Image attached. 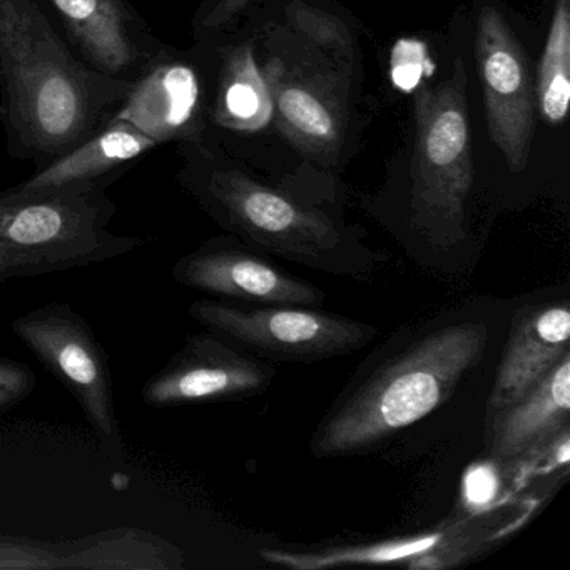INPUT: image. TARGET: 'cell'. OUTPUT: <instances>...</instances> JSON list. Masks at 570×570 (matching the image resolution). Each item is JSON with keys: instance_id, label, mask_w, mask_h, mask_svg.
Listing matches in <instances>:
<instances>
[{"instance_id": "cell-1", "label": "cell", "mask_w": 570, "mask_h": 570, "mask_svg": "<svg viewBox=\"0 0 570 570\" xmlns=\"http://www.w3.org/2000/svg\"><path fill=\"white\" fill-rule=\"evenodd\" d=\"M128 81L91 68L41 0H0V125L6 151L36 169L108 125Z\"/></svg>"}, {"instance_id": "cell-2", "label": "cell", "mask_w": 570, "mask_h": 570, "mask_svg": "<svg viewBox=\"0 0 570 570\" xmlns=\"http://www.w3.org/2000/svg\"><path fill=\"white\" fill-rule=\"evenodd\" d=\"M487 343L489 326L476 320L426 333L333 406L313 436V455H355L425 419L480 365Z\"/></svg>"}, {"instance_id": "cell-3", "label": "cell", "mask_w": 570, "mask_h": 570, "mask_svg": "<svg viewBox=\"0 0 570 570\" xmlns=\"http://www.w3.org/2000/svg\"><path fill=\"white\" fill-rule=\"evenodd\" d=\"M105 183L0 191V283L101 265L148 239L112 233L118 206Z\"/></svg>"}, {"instance_id": "cell-4", "label": "cell", "mask_w": 570, "mask_h": 570, "mask_svg": "<svg viewBox=\"0 0 570 570\" xmlns=\"http://www.w3.org/2000/svg\"><path fill=\"white\" fill-rule=\"evenodd\" d=\"M415 129L413 223L433 245L452 246L463 238L465 203L473 185L462 58H456L446 81L416 92Z\"/></svg>"}, {"instance_id": "cell-5", "label": "cell", "mask_w": 570, "mask_h": 570, "mask_svg": "<svg viewBox=\"0 0 570 570\" xmlns=\"http://www.w3.org/2000/svg\"><path fill=\"white\" fill-rule=\"evenodd\" d=\"M178 181L219 222L296 259L318 262L342 245L332 219L259 185L245 171L212 155L205 145L179 142Z\"/></svg>"}, {"instance_id": "cell-6", "label": "cell", "mask_w": 570, "mask_h": 570, "mask_svg": "<svg viewBox=\"0 0 570 570\" xmlns=\"http://www.w3.org/2000/svg\"><path fill=\"white\" fill-rule=\"evenodd\" d=\"M189 315L213 335L246 352L282 362H320L365 348L375 326L308 306H265L242 309L213 299H198Z\"/></svg>"}, {"instance_id": "cell-7", "label": "cell", "mask_w": 570, "mask_h": 570, "mask_svg": "<svg viewBox=\"0 0 570 570\" xmlns=\"http://www.w3.org/2000/svg\"><path fill=\"white\" fill-rule=\"evenodd\" d=\"M12 332L75 395L102 446L121 452L111 366L85 316L66 303H51L18 316Z\"/></svg>"}, {"instance_id": "cell-8", "label": "cell", "mask_w": 570, "mask_h": 570, "mask_svg": "<svg viewBox=\"0 0 570 570\" xmlns=\"http://www.w3.org/2000/svg\"><path fill=\"white\" fill-rule=\"evenodd\" d=\"M475 48L490 138L509 168L522 173L535 132V81L522 46L493 6L480 8Z\"/></svg>"}, {"instance_id": "cell-9", "label": "cell", "mask_w": 570, "mask_h": 570, "mask_svg": "<svg viewBox=\"0 0 570 570\" xmlns=\"http://www.w3.org/2000/svg\"><path fill=\"white\" fill-rule=\"evenodd\" d=\"M276 370L213 333H198L142 386V402L151 409L228 402L265 392Z\"/></svg>"}, {"instance_id": "cell-10", "label": "cell", "mask_w": 570, "mask_h": 570, "mask_svg": "<svg viewBox=\"0 0 570 570\" xmlns=\"http://www.w3.org/2000/svg\"><path fill=\"white\" fill-rule=\"evenodd\" d=\"M62 36L99 75L131 82L168 45L129 0H41Z\"/></svg>"}, {"instance_id": "cell-11", "label": "cell", "mask_w": 570, "mask_h": 570, "mask_svg": "<svg viewBox=\"0 0 570 570\" xmlns=\"http://www.w3.org/2000/svg\"><path fill=\"white\" fill-rule=\"evenodd\" d=\"M202 66L191 56L166 48L131 81L111 119L129 122L156 145H203L206 86Z\"/></svg>"}, {"instance_id": "cell-12", "label": "cell", "mask_w": 570, "mask_h": 570, "mask_svg": "<svg viewBox=\"0 0 570 570\" xmlns=\"http://www.w3.org/2000/svg\"><path fill=\"white\" fill-rule=\"evenodd\" d=\"M492 532L476 519H453L430 532L396 537L383 542L326 547L315 552L266 549L262 557L273 566L293 570H326L348 566H402L409 569H452L479 556Z\"/></svg>"}, {"instance_id": "cell-13", "label": "cell", "mask_w": 570, "mask_h": 570, "mask_svg": "<svg viewBox=\"0 0 570 570\" xmlns=\"http://www.w3.org/2000/svg\"><path fill=\"white\" fill-rule=\"evenodd\" d=\"M179 285L222 298L263 306H315L322 289L268 259L223 239H213L173 265Z\"/></svg>"}, {"instance_id": "cell-14", "label": "cell", "mask_w": 570, "mask_h": 570, "mask_svg": "<svg viewBox=\"0 0 570 570\" xmlns=\"http://www.w3.org/2000/svg\"><path fill=\"white\" fill-rule=\"evenodd\" d=\"M569 355V303L525 306L513 313L489 412L515 402Z\"/></svg>"}, {"instance_id": "cell-15", "label": "cell", "mask_w": 570, "mask_h": 570, "mask_svg": "<svg viewBox=\"0 0 570 570\" xmlns=\"http://www.w3.org/2000/svg\"><path fill=\"white\" fill-rule=\"evenodd\" d=\"M569 416L570 355L515 402L489 412L487 445L495 459H522L569 429Z\"/></svg>"}, {"instance_id": "cell-16", "label": "cell", "mask_w": 570, "mask_h": 570, "mask_svg": "<svg viewBox=\"0 0 570 570\" xmlns=\"http://www.w3.org/2000/svg\"><path fill=\"white\" fill-rule=\"evenodd\" d=\"M156 148L159 146L135 126L121 119H109L108 125L91 138L36 169L31 178L14 188L36 191L78 183H105L111 186Z\"/></svg>"}, {"instance_id": "cell-17", "label": "cell", "mask_w": 570, "mask_h": 570, "mask_svg": "<svg viewBox=\"0 0 570 570\" xmlns=\"http://www.w3.org/2000/svg\"><path fill=\"white\" fill-rule=\"evenodd\" d=\"M185 553L175 543L142 529H112L69 540L65 569L176 570Z\"/></svg>"}, {"instance_id": "cell-18", "label": "cell", "mask_w": 570, "mask_h": 570, "mask_svg": "<svg viewBox=\"0 0 570 570\" xmlns=\"http://www.w3.org/2000/svg\"><path fill=\"white\" fill-rule=\"evenodd\" d=\"M268 81L283 131L299 148L330 158L340 146V119L326 96L275 69H268Z\"/></svg>"}, {"instance_id": "cell-19", "label": "cell", "mask_w": 570, "mask_h": 570, "mask_svg": "<svg viewBox=\"0 0 570 570\" xmlns=\"http://www.w3.org/2000/svg\"><path fill=\"white\" fill-rule=\"evenodd\" d=\"M537 109L547 125L562 126L570 99V0L553 2L552 21L535 81Z\"/></svg>"}, {"instance_id": "cell-20", "label": "cell", "mask_w": 570, "mask_h": 570, "mask_svg": "<svg viewBox=\"0 0 570 570\" xmlns=\"http://www.w3.org/2000/svg\"><path fill=\"white\" fill-rule=\"evenodd\" d=\"M65 542L0 535V570L62 569Z\"/></svg>"}, {"instance_id": "cell-21", "label": "cell", "mask_w": 570, "mask_h": 570, "mask_svg": "<svg viewBox=\"0 0 570 570\" xmlns=\"http://www.w3.org/2000/svg\"><path fill=\"white\" fill-rule=\"evenodd\" d=\"M38 379L31 366L0 356V415L28 399Z\"/></svg>"}, {"instance_id": "cell-22", "label": "cell", "mask_w": 570, "mask_h": 570, "mask_svg": "<svg viewBox=\"0 0 570 570\" xmlns=\"http://www.w3.org/2000/svg\"><path fill=\"white\" fill-rule=\"evenodd\" d=\"M499 490V476L489 463H476L463 476V499L472 509L492 502Z\"/></svg>"}, {"instance_id": "cell-23", "label": "cell", "mask_w": 570, "mask_h": 570, "mask_svg": "<svg viewBox=\"0 0 570 570\" xmlns=\"http://www.w3.org/2000/svg\"><path fill=\"white\" fill-rule=\"evenodd\" d=\"M255 2L256 0H213V2H206L202 14L196 18L195 29L202 35H213V32L222 31L236 16L242 14L245 9H248Z\"/></svg>"}]
</instances>
